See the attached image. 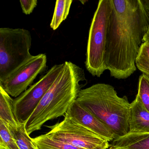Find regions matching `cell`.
I'll use <instances>...</instances> for the list:
<instances>
[{"instance_id": "cell-1", "label": "cell", "mask_w": 149, "mask_h": 149, "mask_svg": "<svg viewBox=\"0 0 149 149\" xmlns=\"http://www.w3.org/2000/svg\"><path fill=\"white\" fill-rule=\"evenodd\" d=\"M105 64L111 76L130 77L136 70V60L149 27V15L141 0H110Z\"/></svg>"}, {"instance_id": "cell-2", "label": "cell", "mask_w": 149, "mask_h": 149, "mask_svg": "<svg viewBox=\"0 0 149 149\" xmlns=\"http://www.w3.org/2000/svg\"><path fill=\"white\" fill-rule=\"evenodd\" d=\"M87 81L84 70L70 61L63 63L57 78L25 124L29 135L49 120L65 116Z\"/></svg>"}, {"instance_id": "cell-3", "label": "cell", "mask_w": 149, "mask_h": 149, "mask_svg": "<svg viewBox=\"0 0 149 149\" xmlns=\"http://www.w3.org/2000/svg\"><path fill=\"white\" fill-rule=\"evenodd\" d=\"M76 101L103 123L116 139L129 133L130 103L126 96H118L113 86L98 83L81 89Z\"/></svg>"}, {"instance_id": "cell-4", "label": "cell", "mask_w": 149, "mask_h": 149, "mask_svg": "<svg viewBox=\"0 0 149 149\" xmlns=\"http://www.w3.org/2000/svg\"><path fill=\"white\" fill-rule=\"evenodd\" d=\"M110 0H100L89 31L85 67L93 76L99 77L107 70L105 64L107 28L111 13Z\"/></svg>"}, {"instance_id": "cell-5", "label": "cell", "mask_w": 149, "mask_h": 149, "mask_svg": "<svg viewBox=\"0 0 149 149\" xmlns=\"http://www.w3.org/2000/svg\"><path fill=\"white\" fill-rule=\"evenodd\" d=\"M32 41L27 29H0V82L32 56Z\"/></svg>"}, {"instance_id": "cell-6", "label": "cell", "mask_w": 149, "mask_h": 149, "mask_svg": "<svg viewBox=\"0 0 149 149\" xmlns=\"http://www.w3.org/2000/svg\"><path fill=\"white\" fill-rule=\"evenodd\" d=\"M47 134L54 139L85 149H108L109 141L83 126L65 114L62 121L47 126Z\"/></svg>"}, {"instance_id": "cell-7", "label": "cell", "mask_w": 149, "mask_h": 149, "mask_svg": "<svg viewBox=\"0 0 149 149\" xmlns=\"http://www.w3.org/2000/svg\"><path fill=\"white\" fill-rule=\"evenodd\" d=\"M63 66V63L53 66L38 81L14 99V113L18 123L26 124L53 85Z\"/></svg>"}, {"instance_id": "cell-8", "label": "cell", "mask_w": 149, "mask_h": 149, "mask_svg": "<svg viewBox=\"0 0 149 149\" xmlns=\"http://www.w3.org/2000/svg\"><path fill=\"white\" fill-rule=\"evenodd\" d=\"M47 68L45 54L32 56L0 82V86L9 95L16 98L31 86L36 77Z\"/></svg>"}, {"instance_id": "cell-9", "label": "cell", "mask_w": 149, "mask_h": 149, "mask_svg": "<svg viewBox=\"0 0 149 149\" xmlns=\"http://www.w3.org/2000/svg\"><path fill=\"white\" fill-rule=\"evenodd\" d=\"M66 115L109 142L116 139L113 132L101 120L75 101Z\"/></svg>"}, {"instance_id": "cell-10", "label": "cell", "mask_w": 149, "mask_h": 149, "mask_svg": "<svg viewBox=\"0 0 149 149\" xmlns=\"http://www.w3.org/2000/svg\"><path fill=\"white\" fill-rule=\"evenodd\" d=\"M129 128V133L149 132V111L137 95L130 103Z\"/></svg>"}, {"instance_id": "cell-11", "label": "cell", "mask_w": 149, "mask_h": 149, "mask_svg": "<svg viewBox=\"0 0 149 149\" xmlns=\"http://www.w3.org/2000/svg\"><path fill=\"white\" fill-rule=\"evenodd\" d=\"M110 146L123 149H149V132L128 133L114 139Z\"/></svg>"}, {"instance_id": "cell-12", "label": "cell", "mask_w": 149, "mask_h": 149, "mask_svg": "<svg viewBox=\"0 0 149 149\" xmlns=\"http://www.w3.org/2000/svg\"><path fill=\"white\" fill-rule=\"evenodd\" d=\"M13 100L0 86V120L6 124L9 130H16L18 127V123L13 111Z\"/></svg>"}, {"instance_id": "cell-13", "label": "cell", "mask_w": 149, "mask_h": 149, "mask_svg": "<svg viewBox=\"0 0 149 149\" xmlns=\"http://www.w3.org/2000/svg\"><path fill=\"white\" fill-rule=\"evenodd\" d=\"M37 149H85L52 138L47 133L32 138Z\"/></svg>"}, {"instance_id": "cell-14", "label": "cell", "mask_w": 149, "mask_h": 149, "mask_svg": "<svg viewBox=\"0 0 149 149\" xmlns=\"http://www.w3.org/2000/svg\"><path fill=\"white\" fill-rule=\"evenodd\" d=\"M73 1L57 0L56 2L54 12L50 23V27L54 30L60 26L68 15Z\"/></svg>"}, {"instance_id": "cell-15", "label": "cell", "mask_w": 149, "mask_h": 149, "mask_svg": "<svg viewBox=\"0 0 149 149\" xmlns=\"http://www.w3.org/2000/svg\"><path fill=\"white\" fill-rule=\"evenodd\" d=\"M20 149H37L27 133L25 123H18L16 130H9Z\"/></svg>"}, {"instance_id": "cell-16", "label": "cell", "mask_w": 149, "mask_h": 149, "mask_svg": "<svg viewBox=\"0 0 149 149\" xmlns=\"http://www.w3.org/2000/svg\"><path fill=\"white\" fill-rule=\"evenodd\" d=\"M135 63L136 68L143 74L149 77V44L142 43Z\"/></svg>"}, {"instance_id": "cell-17", "label": "cell", "mask_w": 149, "mask_h": 149, "mask_svg": "<svg viewBox=\"0 0 149 149\" xmlns=\"http://www.w3.org/2000/svg\"><path fill=\"white\" fill-rule=\"evenodd\" d=\"M0 146L5 149H20L8 127L1 120Z\"/></svg>"}, {"instance_id": "cell-18", "label": "cell", "mask_w": 149, "mask_h": 149, "mask_svg": "<svg viewBox=\"0 0 149 149\" xmlns=\"http://www.w3.org/2000/svg\"><path fill=\"white\" fill-rule=\"evenodd\" d=\"M145 108L149 111V77L142 74L139 79L136 95Z\"/></svg>"}, {"instance_id": "cell-19", "label": "cell", "mask_w": 149, "mask_h": 149, "mask_svg": "<svg viewBox=\"0 0 149 149\" xmlns=\"http://www.w3.org/2000/svg\"><path fill=\"white\" fill-rule=\"evenodd\" d=\"M21 6L23 13L29 15L33 13L38 3L37 0H20Z\"/></svg>"}, {"instance_id": "cell-20", "label": "cell", "mask_w": 149, "mask_h": 149, "mask_svg": "<svg viewBox=\"0 0 149 149\" xmlns=\"http://www.w3.org/2000/svg\"><path fill=\"white\" fill-rule=\"evenodd\" d=\"M141 1L144 8L149 15V0H141Z\"/></svg>"}, {"instance_id": "cell-21", "label": "cell", "mask_w": 149, "mask_h": 149, "mask_svg": "<svg viewBox=\"0 0 149 149\" xmlns=\"http://www.w3.org/2000/svg\"><path fill=\"white\" fill-rule=\"evenodd\" d=\"M144 42L149 44V27L148 28L146 33L144 36L143 38V43H144Z\"/></svg>"}, {"instance_id": "cell-22", "label": "cell", "mask_w": 149, "mask_h": 149, "mask_svg": "<svg viewBox=\"0 0 149 149\" xmlns=\"http://www.w3.org/2000/svg\"><path fill=\"white\" fill-rule=\"evenodd\" d=\"M108 149H123L122 148H114V147H111V146H110L109 148Z\"/></svg>"}, {"instance_id": "cell-23", "label": "cell", "mask_w": 149, "mask_h": 149, "mask_svg": "<svg viewBox=\"0 0 149 149\" xmlns=\"http://www.w3.org/2000/svg\"><path fill=\"white\" fill-rule=\"evenodd\" d=\"M0 149H5V148L2 147V146H0Z\"/></svg>"}]
</instances>
